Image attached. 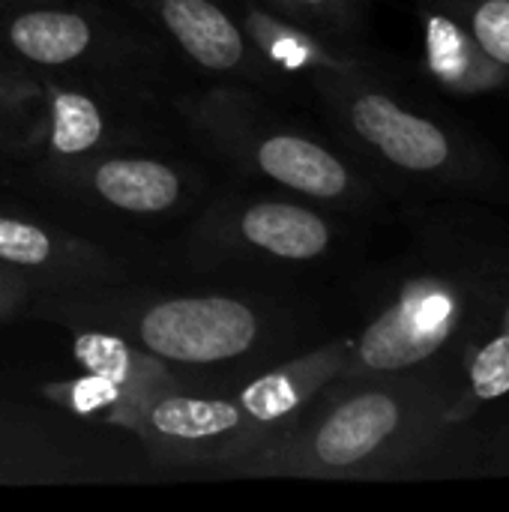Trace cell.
Returning <instances> with one entry per match:
<instances>
[{"label":"cell","mask_w":509,"mask_h":512,"mask_svg":"<svg viewBox=\"0 0 509 512\" xmlns=\"http://www.w3.org/2000/svg\"><path fill=\"white\" fill-rule=\"evenodd\" d=\"M0 267L27 279L36 294L126 282V267L102 246L9 210H0Z\"/></svg>","instance_id":"13"},{"label":"cell","mask_w":509,"mask_h":512,"mask_svg":"<svg viewBox=\"0 0 509 512\" xmlns=\"http://www.w3.org/2000/svg\"><path fill=\"white\" fill-rule=\"evenodd\" d=\"M153 36L174 45L195 69L246 90H282L222 0H120Z\"/></svg>","instance_id":"10"},{"label":"cell","mask_w":509,"mask_h":512,"mask_svg":"<svg viewBox=\"0 0 509 512\" xmlns=\"http://www.w3.org/2000/svg\"><path fill=\"white\" fill-rule=\"evenodd\" d=\"M459 480H509V393L462 420Z\"/></svg>","instance_id":"17"},{"label":"cell","mask_w":509,"mask_h":512,"mask_svg":"<svg viewBox=\"0 0 509 512\" xmlns=\"http://www.w3.org/2000/svg\"><path fill=\"white\" fill-rule=\"evenodd\" d=\"M6 3H15V0H0V6H6Z\"/></svg>","instance_id":"23"},{"label":"cell","mask_w":509,"mask_h":512,"mask_svg":"<svg viewBox=\"0 0 509 512\" xmlns=\"http://www.w3.org/2000/svg\"><path fill=\"white\" fill-rule=\"evenodd\" d=\"M39 174L48 186L129 216L174 213L195 192L192 174L177 162L123 150H102L75 162L42 165Z\"/></svg>","instance_id":"11"},{"label":"cell","mask_w":509,"mask_h":512,"mask_svg":"<svg viewBox=\"0 0 509 512\" xmlns=\"http://www.w3.org/2000/svg\"><path fill=\"white\" fill-rule=\"evenodd\" d=\"M72 357L84 372L114 384L132 402L135 414L153 393L180 384V378L162 360L144 354L141 348L114 333L72 327Z\"/></svg>","instance_id":"16"},{"label":"cell","mask_w":509,"mask_h":512,"mask_svg":"<svg viewBox=\"0 0 509 512\" xmlns=\"http://www.w3.org/2000/svg\"><path fill=\"white\" fill-rule=\"evenodd\" d=\"M411 6L453 18L509 69V0H411Z\"/></svg>","instance_id":"18"},{"label":"cell","mask_w":509,"mask_h":512,"mask_svg":"<svg viewBox=\"0 0 509 512\" xmlns=\"http://www.w3.org/2000/svg\"><path fill=\"white\" fill-rule=\"evenodd\" d=\"M33 75L0 57V150L15 153L30 111Z\"/></svg>","instance_id":"21"},{"label":"cell","mask_w":509,"mask_h":512,"mask_svg":"<svg viewBox=\"0 0 509 512\" xmlns=\"http://www.w3.org/2000/svg\"><path fill=\"white\" fill-rule=\"evenodd\" d=\"M135 432L159 465H228L267 447V438L228 387L174 384L153 393L135 414Z\"/></svg>","instance_id":"8"},{"label":"cell","mask_w":509,"mask_h":512,"mask_svg":"<svg viewBox=\"0 0 509 512\" xmlns=\"http://www.w3.org/2000/svg\"><path fill=\"white\" fill-rule=\"evenodd\" d=\"M0 57L36 72L114 81L150 72L159 39L117 12L66 0H15L0 6Z\"/></svg>","instance_id":"6"},{"label":"cell","mask_w":509,"mask_h":512,"mask_svg":"<svg viewBox=\"0 0 509 512\" xmlns=\"http://www.w3.org/2000/svg\"><path fill=\"white\" fill-rule=\"evenodd\" d=\"M423 39L426 75L453 96H492L509 90V69L501 66L462 24L432 9L414 6Z\"/></svg>","instance_id":"15"},{"label":"cell","mask_w":509,"mask_h":512,"mask_svg":"<svg viewBox=\"0 0 509 512\" xmlns=\"http://www.w3.org/2000/svg\"><path fill=\"white\" fill-rule=\"evenodd\" d=\"M33 312L114 333L162 360L180 381L225 378V387L291 357V321L237 294H150L126 282L84 285L33 297Z\"/></svg>","instance_id":"3"},{"label":"cell","mask_w":509,"mask_h":512,"mask_svg":"<svg viewBox=\"0 0 509 512\" xmlns=\"http://www.w3.org/2000/svg\"><path fill=\"white\" fill-rule=\"evenodd\" d=\"M255 3H261L291 21L315 27L321 33L363 42L369 0H255Z\"/></svg>","instance_id":"20"},{"label":"cell","mask_w":509,"mask_h":512,"mask_svg":"<svg viewBox=\"0 0 509 512\" xmlns=\"http://www.w3.org/2000/svg\"><path fill=\"white\" fill-rule=\"evenodd\" d=\"M309 90L345 147L378 174L450 198L509 195V171L492 150L393 93L381 72L321 78Z\"/></svg>","instance_id":"4"},{"label":"cell","mask_w":509,"mask_h":512,"mask_svg":"<svg viewBox=\"0 0 509 512\" xmlns=\"http://www.w3.org/2000/svg\"><path fill=\"white\" fill-rule=\"evenodd\" d=\"M33 297H36V288H33L27 279H21L18 273L0 267V324L9 321V318H12L21 306H27Z\"/></svg>","instance_id":"22"},{"label":"cell","mask_w":509,"mask_h":512,"mask_svg":"<svg viewBox=\"0 0 509 512\" xmlns=\"http://www.w3.org/2000/svg\"><path fill=\"white\" fill-rule=\"evenodd\" d=\"M339 228L318 204L255 195L222 198L210 204L189 237V255L198 264H315L336 252Z\"/></svg>","instance_id":"7"},{"label":"cell","mask_w":509,"mask_h":512,"mask_svg":"<svg viewBox=\"0 0 509 512\" xmlns=\"http://www.w3.org/2000/svg\"><path fill=\"white\" fill-rule=\"evenodd\" d=\"M348 357L345 333L312 345L300 354H291L237 384H231V396L267 438V447L276 444L312 405V399L333 384ZM255 456V453H252Z\"/></svg>","instance_id":"14"},{"label":"cell","mask_w":509,"mask_h":512,"mask_svg":"<svg viewBox=\"0 0 509 512\" xmlns=\"http://www.w3.org/2000/svg\"><path fill=\"white\" fill-rule=\"evenodd\" d=\"M468 387L456 363L336 378L270 447L234 465L252 477L459 480Z\"/></svg>","instance_id":"2"},{"label":"cell","mask_w":509,"mask_h":512,"mask_svg":"<svg viewBox=\"0 0 509 512\" xmlns=\"http://www.w3.org/2000/svg\"><path fill=\"white\" fill-rule=\"evenodd\" d=\"M507 318V225L465 201L417 210L408 246L375 279L360 321L345 330L339 378L459 366Z\"/></svg>","instance_id":"1"},{"label":"cell","mask_w":509,"mask_h":512,"mask_svg":"<svg viewBox=\"0 0 509 512\" xmlns=\"http://www.w3.org/2000/svg\"><path fill=\"white\" fill-rule=\"evenodd\" d=\"M30 75V111L15 156L33 159L39 168L63 165L102 150H120V144L138 138V129L120 114V105L99 93V81Z\"/></svg>","instance_id":"9"},{"label":"cell","mask_w":509,"mask_h":512,"mask_svg":"<svg viewBox=\"0 0 509 512\" xmlns=\"http://www.w3.org/2000/svg\"><path fill=\"white\" fill-rule=\"evenodd\" d=\"M231 9L255 54L273 72L282 90L294 84L312 87L321 78L381 72V66L375 63V57H369L360 39L321 33L255 0H234Z\"/></svg>","instance_id":"12"},{"label":"cell","mask_w":509,"mask_h":512,"mask_svg":"<svg viewBox=\"0 0 509 512\" xmlns=\"http://www.w3.org/2000/svg\"><path fill=\"white\" fill-rule=\"evenodd\" d=\"M462 375L468 387V414L486 402H495L509 393V318L477 342L462 357Z\"/></svg>","instance_id":"19"},{"label":"cell","mask_w":509,"mask_h":512,"mask_svg":"<svg viewBox=\"0 0 509 512\" xmlns=\"http://www.w3.org/2000/svg\"><path fill=\"white\" fill-rule=\"evenodd\" d=\"M192 135L246 177L267 180L288 195L330 210H372L378 180L321 138L276 120L246 87H213L180 102Z\"/></svg>","instance_id":"5"}]
</instances>
